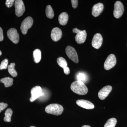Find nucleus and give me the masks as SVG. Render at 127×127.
Segmentation results:
<instances>
[{
    "mask_svg": "<svg viewBox=\"0 0 127 127\" xmlns=\"http://www.w3.org/2000/svg\"><path fill=\"white\" fill-rule=\"evenodd\" d=\"M77 81H81L85 83L88 80L87 76L84 72H79L76 76Z\"/></svg>",
    "mask_w": 127,
    "mask_h": 127,
    "instance_id": "obj_23",
    "label": "nucleus"
},
{
    "mask_svg": "<svg viewBox=\"0 0 127 127\" xmlns=\"http://www.w3.org/2000/svg\"><path fill=\"white\" fill-rule=\"evenodd\" d=\"M71 1L72 7L74 9L76 8L77 7L78 0H71Z\"/></svg>",
    "mask_w": 127,
    "mask_h": 127,
    "instance_id": "obj_28",
    "label": "nucleus"
},
{
    "mask_svg": "<svg viewBox=\"0 0 127 127\" xmlns=\"http://www.w3.org/2000/svg\"><path fill=\"white\" fill-rule=\"evenodd\" d=\"M72 91L79 95H84L88 92V89L85 83L81 81H76L73 82L71 86Z\"/></svg>",
    "mask_w": 127,
    "mask_h": 127,
    "instance_id": "obj_1",
    "label": "nucleus"
},
{
    "mask_svg": "<svg viewBox=\"0 0 127 127\" xmlns=\"http://www.w3.org/2000/svg\"><path fill=\"white\" fill-rule=\"evenodd\" d=\"M1 55H2V52H1L0 51V56H1Z\"/></svg>",
    "mask_w": 127,
    "mask_h": 127,
    "instance_id": "obj_32",
    "label": "nucleus"
},
{
    "mask_svg": "<svg viewBox=\"0 0 127 127\" xmlns=\"http://www.w3.org/2000/svg\"><path fill=\"white\" fill-rule=\"evenodd\" d=\"M117 63V59L115 55L111 54L109 55L104 62V67L106 70H109L113 67Z\"/></svg>",
    "mask_w": 127,
    "mask_h": 127,
    "instance_id": "obj_8",
    "label": "nucleus"
},
{
    "mask_svg": "<svg viewBox=\"0 0 127 127\" xmlns=\"http://www.w3.org/2000/svg\"><path fill=\"white\" fill-rule=\"evenodd\" d=\"M8 106V104L4 103H0V113L1 112Z\"/></svg>",
    "mask_w": 127,
    "mask_h": 127,
    "instance_id": "obj_27",
    "label": "nucleus"
},
{
    "mask_svg": "<svg viewBox=\"0 0 127 127\" xmlns=\"http://www.w3.org/2000/svg\"><path fill=\"white\" fill-rule=\"evenodd\" d=\"M62 35V30L56 27L53 29L52 31L51 37L53 40L57 42L61 39Z\"/></svg>",
    "mask_w": 127,
    "mask_h": 127,
    "instance_id": "obj_13",
    "label": "nucleus"
},
{
    "mask_svg": "<svg viewBox=\"0 0 127 127\" xmlns=\"http://www.w3.org/2000/svg\"><path fill=\"white\" fill-rule=\"evenodd\" d=\"M124 8L123 3L120 1H117L114 5L113 15L116 18H120L123 14Z\"/></svg>",
    "mask_w": 127,
    "mask_h": 127,
    "instance_id": "obj_5",
    "label": "nucleus"
},
{
    "mask_svg": "<svg viewBox=\"0 0 127 127\" xmlns=\"http://www.w3.org/2000/svg\"><path fill=\"white\" fill-rule=\"evenodd\" d=\"M4 39V36L3 35V31L2 28L0 27V41H1Z\"/></svg>",
    "mask_w": 127,
    "mask_h": 127,
    "instance_id": "obj_30",
    "label": "nucleus"
},
{
    "mask_svg": "<svg viewBox=\"0 0 127 127\" xmlns=\"http://www.w3.org/2000/svg\"><path fill=\"white\" fill-rule=\"evenodd\" d=\"M64 71V73L66 75H68L70 73V70L69 69V67H65V68H63Z\"/></svg>",
    "mask_w": 127,
    "mask_h": 127,
    "instance_id": "obj_29",
    "label": "nucleus"
},
{
    "mask_svg": "<svg viewBox=\"0 0 127 127\" xmlns=\"http://www.w3.org/2000/svg\"><path fill=\"white\" fill-rule=\"evenodd\" d=\"M15 1L14 0H6V5L8 7H10L14 4Z\"/></svg>",
    "mask_w": 127,
    "mask_h": 127,
    "instance_id": "obj_26",
    "label": "nucleus"
},
{
    "mask_svg": "<svg viewBox=\"0 0 127 127\" xmlns=\"http://www.w3.org/2000/svg\"><path fill=\"white\" fill-rule=\"evenodd\" d=\"M68 20V16L67 13L63 12L59 15L58 20L60 25L65 26L66 25Z\"/></svg>",
    "mask_w": 127,
    "mask_h": 127,
    "instance_id": "obj_16",
    "label": "nucleus"
},
{
    "mask_svg": "<svg viewBox=\"0 0 127 127\" xmlns=\"http://www.w3.org/2000/svg\"><path fill=\"white\" fill-rule=\"evenodd\" d=\"M81 127H91V126H89V125H83V126H82Z\"/></svg>",
    "mask_w": 127,
    "mask_h": 127,
    "instance_id": "obj_31",
    "label": "nucleus"
},
{
    "mask_svg": "<svg viewBox=\"0 0 127 127\" xmlns=\"http://www.w3.org/2000/svg\"><path fill=\"white\" fill-rule=\"evenodd\" d=\"M8 61L7 59H5L1 62L0 65V70H3L7 68L8 67Z\"/></svg>",
    "mask_w": 127,
    "mask_h": 127,
    "instance_id": "obj_25",
    "label": "nucleus"
},
{
    "mask_svg": "<svg viewBox=\"0 0 127 127\" xmlns=\"http://www.w3.org/2000/svg\"><path fill=\"white\" fill-rule=\"evenodd\" d=\"M104 8L103 4L98 3L93 6L92 8V14L95 17L98 16L101 14Z\"/></svg>",
    "mask_w": 127,
    "mask_h": 127,
    "instance_id": "obj_15",
    "label": "nucleus"
},
{
    "mask_svg": "<svg viewBox=\"0 0 127 127\" xmlns=\"http://www.w3.org/2000/svg\"><path fill=\"white\" fill-rule=\"evenodd\" d=\"M65 51L67 56L71 60L76 63L78 62L77 53L74 48L71 46H68L66 47Z\"/></svg>",
    "mask_w": 127,
    "mask_h": 127,
    "instance_id": "obj_7",
    "label": "nucleus"
},
{
    "mask_svg": "<svg viewBox=\"0 0 127 127\" xmlns=\"http://www.w3.org/2000/svg\"><path fill=\"white\" fill-rule=\"evenodd\" d=\"M14 80L10 77H5L0 80V82L4 83L5 87H8L11 86L13 84Z\"/></svg>",
    "mask_w": 127,
    "mask_h": 127,
    "instance_id": "obj_17",
    "label": "nucleus"
},
{
    "mask_svg": "<svg viewBox=\"0 0 127 127\" xmlns=\"http://www.w3.org/2000/svg\"><path fill=\"white\" fill-rule=\"evenodd\" d=\"M46 15L48 18L52 19L54 16V12L53 9L50 5L47 6L46 9Z\"/></svg>",
    "mask_w": 127,
    "mask_h": 127,
    "instance_id": "obj_21",
    "label": "nucleus"
},
{
    "mask_svg": "<svg viewBox=\"0 0 127 127\" xmlns=\"http://www.w3.org/2000/svg\"><path fill=\"white\" fill-rule=\"evenodd\" d=\"M15 63H11L8 66V71L10 75L13 77H16L17 76V73L15 69Z\"/></svg>",
    "mask_w": 127,
    "mask_h": 127,
    "instance_id": "obj_18",
    "label": "nucleus"
},
{
    "mask_svg": "<svg viewBox=\"0 0 127 127\" xmlns=\"http://www.w3.org/2000/svg\"><path fill=\"white\" fill-rule=\"evenodd\" d=\"M79 106L86 109H92L94 108V105L89 101L85 100H78L76 102Z\"/></svg>",
    "mask_w": 127,
    "mask_h": 127,
    "instance_id": "obj_14",
    "label": "nucleus"
},
{
    "mask_svg": "<svg viewBox=\"0 0 127 127\" xmlns=\"http://www.w3.org/2000/svg\"><path fill=\"white\" fill-rule=\"evenodd\" d=\"M102 37L101 34L96 33L93 37L92 41V45L96 49H99L102 45Z\"/></svg>",
    "mask_w": 127,
    "mask_h": 127,
    "instance_id": "obj_11",
    "label": "nucleus"
},
{
    "mask_svg": "<svg viewBox=\"0 0 127 127\" xmlns=\"http://www.w3.org/2000/svg\"><path fill=\"white\" fill-rule=\"evenodd\" d=\"M16 15L17 17L21 16L25 11V7L23 1L16 0L15 1Z\"/></svg>",
    "mask_w": 127,
    "mask_h": 127,
    "instance_id": "obj_9",
    "label": "nucleus"
},
{
    "mask_svg": "<svg viewBox=\"0 0 127 127\" xmlns=\"http://www.w3.org/2000/svg\"><path fill=\"white\" fill-rule=\"evenodd\" d=\"M117 123L116 118H111L107 120L104 125V127H115Z\"/></svg>",
    "mask_w": 127,
    "mask_h": 127,
    "instance_id": "obj_22",
    "label": "nucleus"
},
{
    "mask_svg": "<svg viewBox=\"0 0 127 127\" xmlns=\"http://www.w3.org/2000/svg\"><path fill=\"white\" fill-rule=\"evenodd\" d=\"M33 20L31 17H28L22 21L21 26V30L22 34L25 35L28 31L31 28L33 25Z\"/></svg>",
    "mask_w": 127,
    "mask_h": 127,
    "instance_id": "obj_4",
    "label": "nucleus"
},
{
    "mask_svg": "<svg viewBox=\"0 0 127 127\" xmlns=\"http://www.w3.org/2000/svg\"><path fill=\"white\" fill-rule=\"evenodd\" d=\"M58 64L61 67L64 68L67 66V63L65 59L63 57H60L57 59Z\"/></svg>",
    "mask_w": 127,
    "mask_h": 127,
    "instance_id": "obj_24",
    "label": "nucleus"
},
{
    "mask_svg": "<svg viewBox=\"0 0 127 127\" xmlns=\"http://www.w3.org/2000/svg\"><path fill=\"white\" fill-rule=\"evenodd\" d=\"M7 35L9 39L13 43L17 44L19 42L20 36L17 31L15 28L9 29L7 32Z\"/></svg>",
    "mask_w": 127,
    "mask_h": 127,
    "instance_id": "obj_10",
    "label": "nucleus"
},
{
    "mask_svg": "<svg viewBox=\"0 0 127 127\" xmlns=\"http://www.w3.org/2000/svg\"><path fill=\"white\" fill-rule=\"evenodd\" d=\"M112 88L110 86H107L104 87L98 92V97L101 100H104L109 95L112 91Z\"/></svg>",
    "mask_w": 127,
    "mask_h": 127,
    "instance_id": "obj_12",
    "label": "nucleus"
},
{
    "mask_svg": "<svg viewBox=\"0 0 127 127\" xmlns=\"http://www.w3.org/2000/svg\"><path fill=\"white\" fill-rule=\"evenodd\" d=\"M31 96L30 98V101L31 102H33L43 95L42 89L39 86L34 87L31 89Z\"/></svg>",
    "mask_w": 127,
    "mask_h": 127,
    "instance_id": "obj_6",
    "label": "nucleus"
},
{
    "mask_svg": "<svg viewBox=\"0 0 127 127\" xmlns=\"http://www.w3.org/2000/svg\"><path fill=\"white\" fill-rule=\"evenodd\" d=\"M63 110V107L61 104L57 103L49 104L45 108L46 112L56 116L61 115Z\"/></svg>",
    "mask_w": 127,
    "mask_h": 127,
    "instance_id": "obj_2",
    "label": "nucleus"
},
{
    "mask_svg": "<svg viewBox=\"0 0 127 127\" xmlns=\"http://www.w3.org/2000/svg\"><path fill=\"white\" fill-rule=\"evenodd\" d=\"M34 127V126H31V127Z\"/></svg>",
    "mask_w": 127,
    "mask_h": 127,
    "instance_id": "obj_33",
    "label": "nucleus"
},
{
    "mask_svg": "<svg viewBox=\"0 0 127 127\" xmlns=\"http://www.w3.org/2000/svg\"><path fill=\"white\" fill-rule=\"evenodd\" d=\"M73 33L76 34L75 36V40L77 43L78 44L84 43L86 40L87 38V32L85 30L81 31L77 28L73 29Z\"/></svg>",
    "mask_w": 127,
    "mask_h": 127,
    "instance_id": "obj_3",
    "label": "nucleus"
},
{
    "mask_svg": "<svg viewBox=\"0 0 127 127\" xmlns=\"http://www.w3.org/2000/svg\"><path fill=\"white\" fill-rule=\"evenodd\" d=\"M33 57L34 62L36 63H39L40 61L41 58V55L40 50L36 49L33 51Z\"/></svg>",
    "mask_w": 127,
    "mask_h": 127,
    "instance_id": "obj_19",
    "label": "nucleus"
},
{
    "mask_svg": "<svg viewBox=\"0 0 127 127\" xmlns=\"http://www.w3.org/2000/svg\"><path fill=\"white\" fill-rule=\"evenodd\" d=\"M13 114L12 110L10 108H8L5 113V117L4 118V120L5 122H9L11 121V117Z\"/></svg>",
    "mask_w": 127,
    "mask_h": 127,
    "instance_id": "obj_20",
    "label": "nucleus"
}]
</instances>
